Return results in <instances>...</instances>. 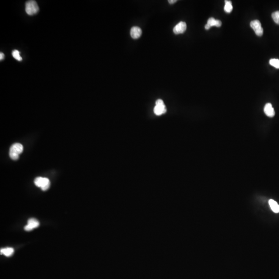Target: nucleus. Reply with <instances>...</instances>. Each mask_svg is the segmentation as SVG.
<instances>
[{
  "instance_id": "10",
  "label": "nucleus",
  "mask_w": 279,
  "mask_h": 279,
  "mask_svg": "<svg viewBox=\"0 0 279 279\" xmlns=\"http://www.w3.org/2000/svg\"><path fill=\"white\" fill-rule=\"evenodd\" d=\"M142 34V30L137 26H133L131 28L130 35L133 38L137 39L140 37Z\"/></svg>"
},
{
  "instance_id": "7",
  "label": "nucleus",
  "mask_w": 279,
  "mask_h": 279,
  "mask_svg": "<svg viewBox=\"0 0 279 279\" xmlns=\"http://www.w3.org/2000/svg\"><path fill=\"white\" fill-rule=\"evenodd\" d=\"M187 29L186 23L185 22H180L173 29V32L175 34H182Z\"/></svg>"
},
{
  "instance_id": "18",
  "label": "nucleus",
  "mask_w": 279,
  "mask_h": 279,
  "mask_svg": "<svg viewBox=\"0 0 279 279\" xmlns=\"http://www.w3.org/2000/svg\"><path fill=\"white\" fill-rule=\"evenodd\" d=\"M176 1H176V0H169L168 2L170 4H173V3H175Z\"/></svg>"
},
{
  "instance_id": "5",
  "label": "nucleus",
  "mask_w": 279,
  "mask_h": 279,
  "mask_svg": "<svg viewBox=\"0 0 279 279\" xmlns=\"http://www.w3.org/2000/svg\"><path fill=\"white\" fill-rule=\"evenodd\" d=\"M250 26L254 30L256 35H258V36L263 35L264 30L259 20H255L251 22Z\"/></svg>"
},
{
  "instance_id": "11",
  "label": "nucleus",
  "mask_w": 279,
  "mask_h": 279,
  "mask_svg": "<svg viewBox=\"0 0 279 279\" xmlns=\"http://www.w3.org/2000/svg\"><path fill=\"white\" fill-rule=\"evenodd\" d=\"M269 204L270 205V208L275 213H279V205L273 200H269Z\"/></svg>"
},
{
  "instance_id": "16",
  "label": "nucleus",
  "mask_w": 279,
  "mask_h": 279,
  "mask_svg": "<svg viewBox=\"0 0 279 279\" xmlns=\"http://www.w3.org/2000/svg\"><path fill=\"white\" fill-rule=\"evenodd\" d=\"M272 18L275 23L279 25V11H276L272 14Z\"/></svg>"
},
{
  "instance_id": "12",
  "label": "nucleus",
  "mask_w": 279,
  "mask_h": 279,
  "mask_svg": "<svg viewBox=\"0 0 279 279\" xmlns=\"http://www.w3.org/2000/svg\"><path fill=\"white\" fill-rule=\"evenodd\" d=\"M1 254L6 256H11L14 253V249L12 248H6L1 249Z\"/></svg>"
},
{
  "instance_id": "8",
  "label": "nucleus",
  "mask_w": 279,
  "mask_h": 279,
  "mask_svg": "<svg viewBox=\"0 0 279 279\" xmlns=\"http://www.w3.org/2000/svg\"><path fill=\"white\" fill-rule=\"evenodd\" d=\"M222 25V22L219 20H216L214 18H210L207 21V23L205 25V28L206 29H209L211 26H216L217 27H220Z\"/></svg>"
},
{
  "instance_id": "3",
  "label": "nucleus",
  "mask_w": 279,
  "mask_h": 279,
  "mask_svg": "<svg viewBox=\"0 0 279 279\" xmlns=\"http://www.w3.org/2000/svg\"><path fill=\"white\" fill-rule=\"evenodd\" d=\"M34 183L36 186L40 187L43 191H46L47 190H48L50 186L49 179L47 178L42 177L36 178L34 181Z\"/></svg>"
},
{
  "instance_id": "6",
  "label": "nucleus",
  "mask_w": 279,
  "mask_h": 279,
  "mask_svg": "<svg viewBox=\"0 0 279 279\" xmlns=\"http://www.w3.org/2000/svg\"><path fill=\"white\" fill-rule=\"evenodd\" d=\"M39 222L35 218H31L28 221V224L24 227L25 231H30L39 227Z\"/></svg>"
},
{
  "instance_id": "4",
  "label": "nucleus",
  "mask_w": 279,
  "mask_h": 279,
  "mask_svg": "<svg viewBox=\"0 0 279 279\" xmlns=\"http://www.w3.org/2000/svg\"><path fill=\"white\" fill-rule=\"evenodd\" d=\"M154 112L157 115H161L167 112L165 105L164 104L163 100L158 99L156 102V106H155Z\"/></svg>"
},
{
  "instance_id": "9",
  "label": "nucleus",
  "mask_w": 279,
  "mask_h": 279,
  "mask_svg": "<svg viewBox=\"0 0 279 279\" xmlns=\"http://www.w3.org/2000/svg\"><path fill=\"white\" fill-rule=\"evenodd\" d=\"M264 111L266 115L269 117H273L275 115V110L272 104L267 103L264 107Z\"/></svg>"
},
{
  "instance_id": "15",
  "label": "nucleus",
  "mask_w": 279,
  "mask_h": 279,
  "mask_svg": "<svg viewBox=\"0 0 279 279\" xmlns=\"http://www.w3.org/2000/svg\"><path fill=\"white\" fill-rule=\"evenodd\" d=\"M269 64L270 65L274 67L275 68L279 69V59H272L269 61Z\"/></svg>"
},
{
  "instance_id": "1",
  "label": "nucleus",
  "mask_w": 279,
  "mask_h": 279,
  "mask_svg": "<svg viewBox=\"0 0 279 279\" xmlns=\"http://www.w3.org/2000/svg\"><path fill=\"white\" fill-rule=\"evenodd\" d=\"M23 146L20 143H15L11 145L9 150V156L14 160H16L19 157V155L23 151Z\"/></svg>"
},
{
  "instance_id": "13",
  "label": "nucleus",
  "mask_w": 279,
  "mask_h": 279,
  "mask_svg": "<svg viewBox=\"0 0 279 279\" xmlns=\"http://www.w3.org/2000/svg\"><path fill=\"white\" fill-rule=\"evenodd\" d=\"M224 10L227 13H230L233 10V6L232 2L230 1H225V6L224 7Z\"/></svg>"
},
{
  "instance_id": "2",
  "label": "nucleus",
  "mask_w": 279,
  "mask_h": 279,
  "mask_svg": "<svg viewBox=\"0 0 279 279\" xmlns=\"http://www.w3.org/2000/svg\"><path fill=\"white\" fill-rule=\"evenodd\" d=\"M39 10L38 5L35 1L30 0L25 3V11L29 16L37 14Z\"/></svg>"
},
{
  "instance_id": "17",
  "label": "nucleus",
  "mask_w": 279,
  "mask_h": 279,
  "mask_svg": "<svg viewBox=\"0 0 279 279\" xmlns=\"http://www.w3.org/2000/svg\"><path fill=\"white\" fill-rule=\"evenodd\" d=\"M4 59V54L2 52L0 53V60L1 61L3 60Z\"/></svg>"
},
{
  "instance_id": "14",
  "label": "nucleus",
  "mask_w": 279,
  "mask_h": 279,
  "mask_svg": "<svg viewBox=\"0 0 279 279\" xmlns=\"http://www.w3.org/2000/svg\"><path fill=\"white\" fill-rule=\"evenodd\" d=\"M12 56L13 57L18 61H21L22 58L20 55V52L18 50H15L12 52Z\"/></svg>"
}]
</instances>
